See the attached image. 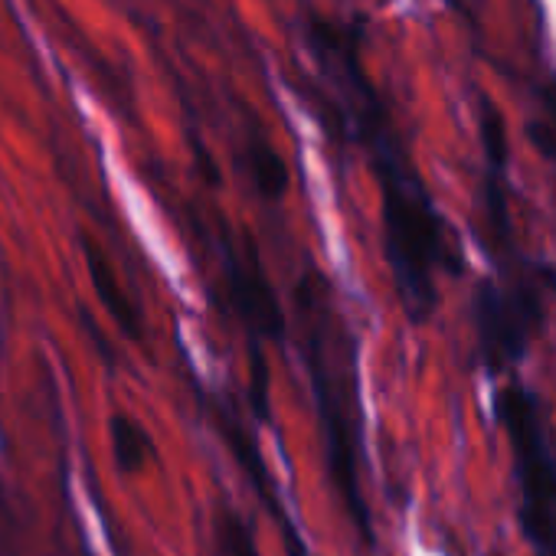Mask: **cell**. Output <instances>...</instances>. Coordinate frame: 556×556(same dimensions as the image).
Returning a JSON list of instances; mask_svg holds the SVG:
<instances>
[{
    "mask_svg": "<svg viewBox=\"0 0 556 556\" xmlns=\"http://www.w3.org/2000/svg\"><path fill=\"white\" fill-rule=\"evenodd\" d=\"M383 223L387 255L396 275V289L413 321H426L435 308L432 271L448 255L442 219L422 184L406 161L383 138Z\"/></svg>",
    "mask_w": 556,
    "mask_h": 556,
    "instance_id": "6da1fadb",
    "label": "cell"
},
{
    "mask_svg": "<svg viewBox=\"0 0 556 556\" xmlns=\"http://www.w3.org/2000/svg\"><path fill=\"white\" fill-rule=\"evenodd\" d=\"M494 413L514 452V475L520 484V533L533 556H556V452L540 416V400L527 387L510 383L497 393Z\"/></svg>",
    "mask_w": 556,
    "mask_h": 556,
    "instance_id": "7a4b0ae2",
    "label": "cell"
},
{
    "mask_svg": "<svg viewBox=\"0 0 556 556\" xmlns=\"http://www.w3.org/2000/svg\"><path fill=\"white\" fill-rule=\"evenodd\" d=\"M540 325H543V302L533 289L527 286L501 289L494 282L478 286L475 328H478L484 367L491 374L517 367Z\"/></svg>",
    "mask_w": 556,
    "mask_h": 556,
    "instance_id": "3957f363",
    "label": "cell"
},
{
    "mask_svg": "<svg viewBox=\"0 0 556 556\" xmlns=\"http://www.w3.org/2000/svg\"><path fill=\"white\" fill-rule=\"evenodd\" d=\"M86 265H89V278H92V286L102 299V305L109 308V318L128 334V338H144V321H141V312L138 305L131 302V295L122 289L118 282V275L112 268V262L96 249L92 239H86Z\"/></svg>",
    "mask_w": 556,
    "mask_h": 556,
    "instance_id": "277c9868",
    "label": "cell"
},
{
    "mask_svg": "<svg viewBox=\"0 0 556 556\" xmlns=\"http://www.w3.org/2000/svg\"><path fill=\"white\" fill-rule=\"evenodd\" d=\"M232 295H236V305H239V315L262 334V338H271L278 341L286 331V321H282V308H278L271 289L262 275L255 271H242L236 275L232 282Z\"/></svg>",
    "mask_w": 556,
    "mask_h": 556,
    "instance_id": "5b68a950",
    "label": "cell"
},
{
    "mask_svg": "<svg viewBox=\"0 0 556 556\" xmlns=\"http://www.w3.org/2000/svg\"><path fill=\"white\" fill-rule=\"evenodd\" d=\"M109 442H112L115 462L125 475H141L148 468V462L154 458L151 432L128 413H115L109 419Z\"/></svg>",
    "mask_w": 556,
    "mask_h": 556,
    "instance_id": "8992f818",
    "label": "cell"
},
{
    "mask_svg": "<svg viewBox=\"0 0 556 556\" xmlns=\"http://www.w3.org/2000/svg\"><path fill=\"white\" fill-rule=\"evenodd\" d=\"M249 167H252V177H255V187H258L262 197L278 200V197L286 193V187H289V167H286V161L278 157L268 144H258L252 151Z\"/></svg>",
    "mask_w": 556,
    "mask_h": 556,
    "instance_id": "52a82bcc",
    "label": "cell"
},
{
    "mask_svg": "<svg viewBox=\"0 0 556 556\" xmlns=\"http://www.w3.org/2000/svg\"><path fill=\"white\" fill-rule=\"evenodd\" d=\"M216 556H258L249 523L229 510L216 517Z\"/></svg>",
    "mask_w": 556,
    "mask_h": 556,
    "instance_id": "ba28073f",
    "label": "cell"
},
{
    "mask_svg": "<svg viewBox=\"0 0 556 556\" xmlns=\"http://www.w3.org/2000/svg\"><path fill=\"white\" fill-rule=\"evenodd\" d=\"M527 138L546 161H556V128L549 122H540V118L527 122Z\"/></svg>",
    "mask_w": 556,
    "mask_h": 556,
    "instance_id": "9c48e42d",
    "label": "cell"
},
{
    "mask_svg": "<svg viewBox=\"0 0 556 556\" xmlns=\"http://www.w3.org/2000/svg\"><path fill=\"white\" fill-rule=\"evenodd\" d=\"M540 102H543V109H546V115L553 118L549 125L556 128V76H549L543 86H540Z\"/></svg>",
    "mask_w": 556,
    "mask_h": 556,
    "instance_id": "30bf717a",
    "label": "cell"
}]
</instances>
